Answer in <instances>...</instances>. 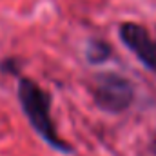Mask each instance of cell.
Here are the masks:
<instances>
[{"instance_id":"6da1fadb","label":"cell","mask_w":156,"mask_h":156,"mask_svg":"<svg viewBox=\"0 0 156 156\" xmlns=\"http://www.w3.org/2000/svg\"><path fill=\"white\" fill-rule=\"evenodd\" d=\"M18 100L20 105L24 109V115L27 116L29 123L33 125V129L38 133L40 136L53 147L67 151V144H64L51 122L49 115V96L40 89L37 82L29 80V78H20L18 82Z\"/></svg>"},{"instance_id":"277c9868","label":"cell","mask_w":156,"mask_h":156,"mask_svg":"<svg viewBox=\"0 0 156 156\" xmlns=\"http://www.w3.org/2000/svg\"><path fill=\"white\" fill-rule=\"evenodd\" d=\"M107 55H109V47L102 42H94L87 49V56H89L91 62H102Z\"/></svg>"},{"instance_id":"5b68a950","label":"cell","mask_w":156,"mask_h":156,"mask_svg":"<svg viewBox=\"0 0 156 156\" xmlns=\"http://www.w3.org/2000/svg\"><path fill=\"white\" fill-rule=\"evenodd\" d=\"M140 60H142L145 66H149L151 69H154L156 71V42L151 40V44H149V45L145 47V51L142 53Z\"/></svg>"},{"instance_id":"3957f363","label":"cell","mask_w":156,"mask_h":156,"mask_svg":"<svg viewBox=\"0 0 156 156\" xmlns=\"http://www.w3.org/2000/svg\"><path fill=\"white\" fill-rule=\"evenodd\" d=\"M120 37H122L123 44L129 49H133L136 53L138 58L142 56V53L145 51V47L151 44V38H149L147 31L144 27L136 26V24H123L122 29H120Z\"/></svg>"},{"instance_id":"7a4b0ae2","label":"cell","mask_w":156,"mask_h":156,"mask_svg":"<svg viewBox=\"0 0 156 156\" xmlns=\"http://www.w3.org/2000/svg\"><path fill=\"white\" fill-rule=\"evenodd\" d=\"M94 102L111 113L123 111L133 100V87L127 80L116 75H100L93 85Z\"/></svg>"}]
</instances>
